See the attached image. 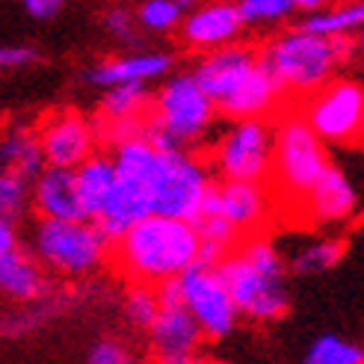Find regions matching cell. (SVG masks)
<instances>
[{"instance_id":"5bb4252c","label":"cell","mask_w":364,"mask_h":364,"mask_svg":"<svg viewBox=\"0 0 364 364\" xmlns=\"http://www.w3.org/2000/svg\"><path fill=\"white\" fill-rule=\"evenodd\" d=\"M42 261L18 240L15 223L0 220V287L12 302H39L48 296L50 282L42 272Z\"/></svg>"},{"instance_id":"d4e9b609","label":"cell","mask_w":364,"mask_h":364,"mask_svg":"<svg viewBox=\"0 0 364 364\" xmlns=\"http://www.w3.org/2000/svg\"><path fill=\"white\" fill-rule=\"evenodd\" d=\"M30 202H33V181L12 169L0 172V220L18 223Z\"/></svg>"},{"instance_id":"5b68a950","label":"cell","mask_w":364,"mask_h":364,"mask_svg":"<svg viewBox=\"0 0 364 364\" xmlns=\"http://www.w3.org/2000/svg\"><path fill=\"white\" fill-rule=\"evenodd\" d=\"M216 116V101L208 95V89L198 83L193 71L172 75L151 98L149 116V136L157 149H187L208 136Z\"/></svg>"},{"instance_id":"9c48e42d","label":"cell","mask_w":364,"mask_h":364,"mask_svg":"<svg viewBox=\"0 0 364 364\" xmlns=\"http://www.w3.org/2000/svg\"><path fill=\"white\" fill-rule=\"evenodd\" d=\"M213 169L187 149H160V166L154 181V213L196 223L202 216Z\"/></svg>"},{"instance_id":"ac0fdd59","label":"cell","mask_w":364,"mask_h":364,"mask_svg":"<svg viewBox=\"0 0 364 364\" xmlns=\"http://www.w3.org/2000/svg\"><path fill=\"white\" fill-rule=\"evenodd\" d=\"M33 210L50 220H89L80 202L77 172L68 166H45L33 181Z\"/></svg>"},{"instance_id":"8fae6325","label":"cell","mask_w":364,"mask_h":364,"mask_svg":"<svg viewBox=\"0 0 364 364\" xmlns=\"http://www.w3.org/2000/svg\"><path fill=\"white\" fill-rule=\"evenodd\" d=\"M181 290H184V305L198 320L205 338L220 341L234 329L240 311H237V305H234L231 290L216 267L193 264L184 276H181Z\"/></svg>"},{"instance_id":"e575fe53","label":"cell","mask_w":364,"mask_h":364,"mask_svg":"<svg viewBox=\"0 0 364 364\" xmlns=\"http://www.w3.org/2000/svg\"><path fill=\"white\" fill-rule=\"evenodd\" d=\"M172 364H213V361H208V358H202V355H184V358H178V361H172Z\"/></svg>"},{"instance_id":"ba28073f","label":"cell","mask_w":364,"mask_h":364,"mask_svg":"<svg viewBox=\"0 0 364 364\" xmlns=\"http://www.w3.org/2000/svg\"><path fill=\"white\" fill-rule=\"evenodd\" d=\"M299 110L329 145L364 149V86L350 77H332L305 95Z\"/></svg>"},{"instance_id":"f546056e","label":"cell","mask_w":364,"mask_h":364,"mask_svg":"<svg viewBox=\"0 0 364 364\" xmlns=\"http://www.w3.org/2000/svg\"><path fill=\"white\" fill-rule=\"evenodd\" d=\"M86 364H136V361H134V353L127 350L122 341L104 338V341L95 343L92 350H89Z\"/></svg>"},{"instance_id":"9a60e30c","label":"cell","mask_w":364,"mask_h":364,"mask_svg":"<svg viewBox=\"0 0 364 364\" xmlns=\"http://www.w3.org/2000/svg\"><path fill=\"white\" fill-rule=\"evenodd\" d=\"M246 27L243 12L237 4L231 0H210V4H198L193 6L184 21H181V39L190 50H213L237 42L240 30Z\"/></svg>"},{"instance_id":"836d02e7","label":"cell","mask_w":364,"mask_h":364,"mask_svg":"<svg viewBox=\"0 0 364 364\" xmlns=\"http://www.w3.org/2000/svg\"><path fill=\"white\" fill-rule=\"evenodd\" d=\"M335 4H341V0H296V6L302 12H320V9H329Z\"/></svg>"},{"instance_id":"cb8c5ba5","label":"cell","mask_w":364,"mask_h":364,"mask_svg":"<svg viewBox=\"0 0 364 364\" xmlns=\"http://www.w3.org/2000/svg\"><path fill=\"white\" fill-rule=\"evenodd\" d=\"M124 320L134 326V329L149 332L151 323L160 314V296H157V287L154 284H131L124 294Z\"/></svg>"},{"instance_id":"4dcf8cb0","label":"cell","mask_w":364,"mask_h":364,"mask_svg":"<svg viewBox=\"0 0 364 364\" xmlns=\"http://www.w3.org/2000/svg\"><path fill=\"white\" fill-rule=\"evenodd\" d=\"M134 24H139V21L127 9H122V6H113V9L104 12V30L110 33L113 39H119V42H134L136 39Z\"/></svg>"},{"instance_id":"e0dca14e","label":"cell","mask_w":364,"mask_h":364,"mask_svg":"<svg viewBox=\"0 0 364 364\" xmlns=\"http://www.w3.org/2000/svg\"><path fill=\"white\" fill-rule=\"evenodd\" d=\"M355 208H358V196L353 181L347 178V172L332 163L320 178V184L308 193L296 220L308 225H338V223H347L355 213Z\"/></svg>"},{"instance_id":"7402d4cb","label":"cell","mask_w":364,"mask_h":364,"mask_svg":"<svg viewBox=\"0 0 364 364\" xmlns=\"http://www.w3.org/2000/svg\"><path fill=\"white\" fill-rule=\"evenodd\" d=\"M151 98L145 83H116L104 89V98L98 107V122H134L149 119Z\"/></svg>"},{"instance_id":"4316f807","label":"cell","mask_w":364,"mask_h":364,"mask_svg":"<svg viewBox=\"0 0 364 364\" xmlns=\"http://www.w3.org/2000/svg\"><path fill=\"white\" fill-rule=\"evenodd\" d=\"M305 364H364V350L338 335H323L311 343Z\"/></svg>"},{"instance_id":"7a4b0ae2","label":"cell","mask_w":364,"mask_h":364,"mask_svg":"<svg viewBox=\"0 0 364 364\" xmlns=\"http://www.w3.org/2000/svg\"><path fill=\"white\" fill-rule=\"evenodd\" d=\"M193 75L216 101V110L228 122L234 119H267L279 110L284 89L269 75L261 50L231 42L205 50L193 65Z\"/></svg>"},{"instance_id":"30bf717a","label":"cell","mask_w":364,"mask_h":364,"mask_svg":"<svg viewBox=\"0 0 364 364\" xmlns=\"http://www.w3.org/2000/svg\"><path fill=\"white\" fill-rule=\"evenodd\" d=\"M216 269L225 279L240 317H249L255 323H272L287 314L290 299L284 290V276H269V272L258 269L240 249L228 252L216 264Z\"/></svg>"},{"instance_id":"d6a6232c","label":"cell","mask_w":364,"mask_h":364,"mask_svg":"<svg viewBox=\"0 0 364 364\" xmlns=\"http://www.w3.org/2000/svg\"><path fill=\"white\" fill-rule=\"evenodd\" d=\"M21 4L33 18H53L68 0H21Z\"/></svg>"},{"instance_id":"7c38bea8","label":"cell","mask_w":364,"mask_h":364,"mask_svg":"<svg viewBox=\"0 0 364 364\" xmlns=\"http://www.w3.org/2000/svg\"><path fill=\"white\" fill-rule=\"evenodd\" d=\"M272 208V193L269 184H261V181H223L216 178L202 213H220L225 220L240 231V237H252L258 234L261 225L267 223Z\"/></svg>"},{"instance_id":"d590c367","label":"cell","mask_w":364,"mask_h":364,"mask_svg":"<svg viewBox=\"0 0 364 364\" xmlns=\"http://www.w3.org/2000/svg\"><path fill=\"white\" fill-rule=\"evenodd\" d=\"M355 50H358V53H364V27L355 33Z\"/></svg>"},{"instance_id":"44dd1931","label":"cell","mask_w":364,"mask_h":364,"mask_svg":"<svg viewBox=\"0 0 364 364\" xmlns=\"http://www.w3.org/2000/svg\"><path fill=\"white\" fill-rule=\"evenodd\" d=\"M0 157H4V169H12L30 181H36L42 175V169L48 166L42 142H39V131L27 127V124L6 127L4 145H0Z\"/></svg>"},{"instance_id":"8d00e7d4","label":"cell","mask_w":364,"mask_h":364,"mask_svg":"<svg viewBox=\"0 0 364 364\" xmlns=\"http://www.w3.org/2000/svg\"><path fill=\"white\" fill-rule=\"evenodd\" d=\"M178 4H181V6H184V9H187V12H190V9H193V6H198V0H178Z\"/></svg>"},{"instance_id":"6da1fadb","label":"cell","mask_w":364,"mask_h":364,"mask_svg":"<svg viewBox=\"0 0 364 364\" xmlns=\"http://www.w3.org/2000/svg\"><path fill=\"white\" fill-rule=\"evenodd\" d=\"M202 234L190 220L151 213L110 243V264L127 284H160L198 264Z\"/></svg>"},{"instance_id":"8992f818","label":"cell","mask_w":364,"mask_h":364,"mask_svg":"<svg viewBox=\"0 0 364 364\" xmlns=\"http://www.w3.org/2000/svg\"><path fill=\"white\" fill-rule=\"evenodd\" d=\"M33 255L60 276H89L110 258V237L92 220L39 216L33 228Z\"/></svg>"},{"instance_id":"277c9868","label":"cell","mask_w":364,"mask_h":364,"mask_svg":"<svg viewBox=\"0 0 364 364\" xmlns=\"http://www.w3.org/2000/svg\"><path fill=\"white\" fill-rule=\"evenodd\" d=\"M326 145L329 142L314 131L302 110H284L279 116L269 193L272 202L282 205L290 220H296L308 193L320 184L326 169L332 166Z\"/></svg>"},{"instance_id":"d6986e66","label":"cell","mask_w":364,"mask_h":364,"mask_svg":"<svg viewBox=\"0 0 364 364\" xmlns=\"http://www.w3.org/2000/svg\"><path fill=\"white\" fill-rule=\"evenodd\" d=\"M172 57L163 50L149 53H122V57L101 60L86 71V80L92 86H116V83H149L169 75Z\"/></svg>"},{"instance_id":"83f0119b","label":"cell","mask_w":364,"mask_h":364,"mask_svg":"<svg viewBox=\"0 0 364 364\" xmlns=\"http://www.w3.org/2000/svg\"><path fill=\"white\" fill-rule=\"evenodd\" d=\"M341 255H343V240H317L311 246H305L296 258H294V272H299V276H311V272H323V269H329L341 261Z\"/></svg>"},{"instance_id":"3957f363","label":"cell","mask_w":364,"mask_h":364,"mask_svg":"<svg viewBox=\"0 0 364 364\" xmlns=\"http://www.w3.org/2000/svg\"><path fill=\"white\" fill-rule=\"evenodd\" d=\"M355 39L350 36H323L305 27L284 30L261 48V60L279 80L284 95L305 98L317 92L335 71L353 57Z\"/></svg>"},{"instance_id":"ffe728a7","label":"cell","mask_w":364,"mask_h":364,"mask_svg":"<svg viewBox=\"0 0 364 364\" xmlns=\"http://www.w3.org/2000/svg\"><path fill=\"white\" fill-rule=\"evenodd\" d=\"M77 172V190H80V202L86 208V216L89 220H98V216L107 210L113 198V190H116V163H113V154H92L86 157L80 166L75 169Z\"/></svg>"},{"instance_id":"1f68e13d","label":"cell","mask_w":364,"mask_h":364,"mask_svg":"<svg viewBox=\"0 0 364 364\" xmlns=\"http://www.w3.org/2000/svg\"><path fill=\"white\" fill-rule=\"evenodd\" d=\"M39 60V53L30 45H4L0 48V65L4 68H27Z\"/></svg>"},{"instance_id":"484cf974","label":"cell","mask_w":364,"mask_h":364,"mask_svg":"<svg viewBox=\"0 0 364 364\" xmlns=\"http://www.w3.org/2000/svg\"><path fill=\"white\" fill-rule=\"evenodd\" d=\"M187 9L178 4V0H142L136 9V21L142 30L151 33H169L175 27H181Z\"/></svg>"},{"instance_id":"4fadbf2b","label":"cell","mask_w":364,"mask_h":364,"mask_svg":"<svg viewBox=\"0 0 364 364\" xmlns=\"http://www.w3.org/2000/svg\"><path fill=\"white\" fill-rule=\"evenodd\" d=\"M39 142L48 166H68L77 169L86 157L95 154V145L101 142L98 136V122H89L77 110H57L48 113L39 122Z\"/></svg>"},{"instance_id":"52a82bcc","label":"cell","mask_w":364,"mask_h":364,"mask_svg":"<svg viewBox=\"0 0 364 364\" xmlns=\"http://www.w3.org/2000/svg\"><path fill=\"white\" fill-rule=\"evenodd\" d=\"M272 154H276V122L234 119L213 142L210 169L223 181L267 184L272 175Z\"/></svg>"},{"instance_id":"2e32d148","label":"cell","mask_w":364,"mask_h":364,"mask_svg":"<svg viewBox=\"0 0 364 364\" xmlns=\"http://www.w3.org/2000/svg\"><path fill=\"white\" fill-rule=\"evenodd\" d=\"M202 338V326L184 302H160V314L149 329L151 355L157 364H172L184 355H193Z\"/></svg>"},{"instance_id":"f1b7e54d","label":"cell","mask_w":364,"mask_h":364,"mask_svg":"<svg viewBox=\"0 0 364 364\" xmlns=\"http://www.w3.org/2000/svg\"><path fill=\"white\" fill-rule=\"evenodd\" d=\"M237 6L246 27H272L284 21L287 15H294V9H299L296 0H237Z\"/></svg>"},{"instance_id":"603a6c76","label":"cell","mask_w":364,"mask_h":364,"mask_svg":"<svg viewBox=\"0 0 364 364\" xmlns=\"http://www.w3.org/2000/svg\"><path fill=\"white\" fill-rule=\"evenodd\" d=\"M299 27L323 36H353L364 27V0H341L329 9L305 12Z\"/></svg>"}]
</instances>
